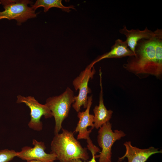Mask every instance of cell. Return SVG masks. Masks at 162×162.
I'll return each instance as SVG.
<instances>
[{
  "label": "cell",
  "mask_w": 162,
  "mask_h": 162,
  "mask_svg": "<svg viewBox=\"0 0 162 162\" xmlns=\"http://www.w3.org/2000/svg\"><path fill=\"white\" fill-rule=\"evenodd\" d=\"M34 147L25 146L20 152H17L16 157L27 161L35 160L42 162H54L57 160L56 155L52 153L45 152L46 147L44 142L35 139L32 140Z\"/></svg>",
  "instance_id": "8"
},
{
  "label": "cell",
  "mask_w": 162,
  "mask_h": 162,
  "mask_svg": "<svg viewBox=\"0 0 162 162\" xmlns=\"http://www.w3.org/2000/svg\"><path fill=\"white\" fill-rule=\"evenodd\" d=\"M112 124L110 121L103 124L99 129L97 136V142L102 148L100 154L95 155L98 158L99 162H112V147L114 143L126 134L122 131L112 129Z\"/></svg>",
  "instance_id": "5"
},
{
  "label": "cell",
  "mask_w": 162,
  "mask_h": 162,
  "mask_svg": "<svg viewBox=\"0 0 162 162\" xmlns=\"http://www.w3.org/2000/svg\"><path fill=\"white\" fill-rule=\"evenodd\" d=\"M117 162H121V161H119V160H118V161H117Z\"/></svg>",
  "instance_id": "18"
},
{
  "label": "cell",
  "mask_w": 162,
  "mask_h": 162,
  "mask_svg": "<svg viewBox=\"0 0 162 162\" xmlns=\"http://www.w3.org/2000/svg\"><path fill=\"white\" fill-rule=\"evenodd\" d=\"M62 132L55 135L51 143V153L54 154L59 162H72L89 158L87 149L83 148L74 136V132L62 128Z\"/></svg>",
  "instance_id": "2"
},
{
  "label": "cell",
  "mask_w": 162,
  "mask_h": 162,
  "mask_svg": "<svg viewBox=\"0 0 162 162\" xmlns=\"http://www.w3.org/2000/svg\"><path fill=\"white\" fill-rule=\"evenodd\" d=\"M27 162H42L41 161L35 160H32L27 161Z\"/></svg>",
  "instance_id": "17"
},
{
  "label": "cell",
  "mask_w": 162,
  "mask_h": 162,
  "mask_svg": "<svg viewBox=\"0 0 162 162\" xmlns=\"http://www.w3.org/2000/svg\"><path fill=\"white\" fill-rule=\"evenodd\" d=\"M33 2L28 0H1L0 4L3 6L4 10L0 11V20L7 19L15 20L18 25L28 19L36 17L38 14L31 7Z\"/></svg>",
  "instance_id": "4"
},
{
  "label": "cell",
  "mask_w": 162,
  "mask_h": 162,
  "mask_svg": "<svg viewBox=\"0 0 162 162\" xmlns=\"http://www.w3.org/2000/svg\"><path fill=\"white\" fill-rule=\"evenodd\" d=\"M124 145L126 152L124 155L118 158L120 161L127 158L128 162H145L152 155L162 152V150H159L158 148L153 146L147 148H138L133 146L130 141L125 142Z\"/></svg>",
  "instance_id": "10"
},
{
  "label": "cell",
  "mask_w": 162,
  "mask_h": 162,
  "mask_svg": "<svg viewBox=\"0 0 162 162\" xmlns=\"http://www.w3.org/2000/svg\"><path fill=\"white\" fill-rule=\"evenodd\" d=\"M121 34L126 37L125 40L128 47L134 54L137 42L143 39H148L152 38L156 35L155 30L153 32L146 27L144 29L141 30L139 29H128L124 25L122 28L119 30Z\"/></svg>",
  "instance_id": "11"
},
{
  "label": "cell",
  "mask_w": 162,
  "mask_h": 162,
  "mask_svg": "<svg viewBox=\"0 0 162 162\" xmlns=\"http://www.w3.org/2000/svg\"><path fill=\"white\" fill-rule=\"evenodd\" d=\"M74 93L69 87L58 96L48 98L45 104L52 113L55 120L54 134L62 128L63 122L68 116L71 105L74 102Z\"/></svg>",
  "instance_id": "3"
},
{
  "label": "cell",
  "mask_w": 162,
  "mask_h": 162,
  "mask_svg": "<svg viewBox=\"0 0 162 162\" xmlns=\"http://www.w3.org/2000/svg\"><path fill=\"white\" fill-rule=\"evenodd\" d=\"M17 98L16 103H24L30 109L31 119L28 124L29 127L35 130H41L43 129V124L40 121L42 116H44L46 118L52 117L50 110L45 104H40L33 97L19 95Z\"/></svg>",
  "instance_id": "7"
},
{
  "label": "cell",
  "mask_w": 162,
  "mask_h": 162,
  "mask_svg": "<svg viewBox=\"0 0 162 162\" xmlns=\"http://www.w3.org/2000/svg\"><path fill=\"white\" fill-rule=\"evenodd\" d=\"M92 100V95L88 97V104L86 110L84 111L78 112L77 117L79 120L74 132L78 133L77 140H87L89 138V135L94 128V115L90 114L89 112Z\"/></svg>",
  "instance_id": "9"
},
{
  "label": "cell",
  "mask_w": 162,
  "mask_h": 162,
  "mask_svg": "<svg viewBox=\"0 0 162 162\" xmlns=\"http://www.w3.org/2000/svg\"><path fill=\"white\" fill-rule=\"evenodd\" d=\"M89 151L91 152L92 154V158L90 160L88 161H83L82 160L80 159H77L73 160L72 162H96L95 155H96L98 152V151L97 150L94 148H92Z\"/></svg>",
  "instance_id": "16"
},
{
  "label": "cell",
  "mask_w": 162,
  "mask_h": 162,
  "mask_svg": "<svg viewBox=\"0 0 162 162\" xmlns=\"http://www.w3.org/2000/svg\"><path fill=\"white\" fill-rule=\"evenodd\" d=\"M95 72L94 67H92L89 65L73 82L75 90H79L78 95L74 96V102L72 104L73 107L77 112L80 111L82 106L86 109L87 107V95L91 92V89L88 87V83L89 80L93 78Z\"/></svg>",
  "instance_id": "6"
},
{
  "label": "cell",
  "mask_w": 162,
  "mask_h": 162,
  "mask_svg": "<svg viewBox=\"0 0 162 162\" xmlns=\"http://www.w3.org/2000/svg\"><path fill=\"white\" fill-rule=\"evenodd\" d=\"M134 55L128 46L126 41L118 39L115 42L109 52L100 56L95 59L89 65L92 67L97 62L106 58H118Z\"/></svg>",
  "instance_id": "13"
},
{
  "label": "cell",
  "mask_w": 162,
  "mask_h": 162,
  "mask_svg": "<svg viewBox=\"0 0 162 162\" xmlns=\"http://www.w3.org/2000/svg\"><path fill=\"white\" fill-rule=\"evenodd\" d=\"M17 155V152L13 150H0V162H9L16 157Z\"/></svg>",
  "instance_id": "15"
},
{
  "label": "cell",
  "mask_w": 162,
  "mask_h": 162,
  "mask_svg": "<svg viewBox=\"0 0 162 162\" xmlns=\"http://www.w3.org/2000/svg\"><path fill=\"white\" fill-rule=\"evenodd\" d=\"M154 37L139 40L135 47V55L129 57L123 65L125 69L139 78L150 75L158 78L162 76V67L158 64L155 59Z\"/></svg>",
  "instance_id": "1"
},
{
  "label": "cell",
  "mask_w": 162,
  "mask_h": 162,
  "mask_svg": "<svg viewBox=\"0 0 162 162\" xmlns=\"http://www.w3.org/2000/svg\"><path fill=\"white\" fill-rule=\"evenodd\" d=\"M102 74L100 69L99 70L100 85V92L99 95V103L93 109L94 113V128L99 129L103 124L109 122L112 117L113 111L108 110L105 106L104 102L103 89L102 82Z\"/></svg>",
  "instance_id": "12"
},
{
  "label": "cell",
  "mask_w": 162,
  "mask_h": 162,
  "mask_svg": "<svg viewBox=\"0 0 162 162\" xmlns=\"http://www.w3.org/2000/svg\"><path fill=\"white\" fill-rule=\"evenodd\" d=\"M62 2L61 0H37L31 6L34 10L39 7H43L44 9V11L45 12L53 7L60 8L62 10L67 12L71 11L70 9L75 10L74 6H65L63 5Z\"/></svg>",
  "instance_id": "14"
}]
</instances>
